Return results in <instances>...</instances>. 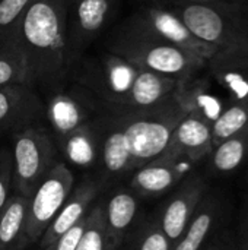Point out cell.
I'll list each match as a JSON object with an SVG mask.
<instances>
[{"label":"cell","instance_id":"34","mask_svg":"<svg viewBox=\"0 0 248 250\" xmlns=\"http://www.w3.org/2000/svg\"><path fill=\"white\" fill-rule=\"evenodd\" d=\"M244 3H246V12H247V18H248V0H244Z\"/></svg>","mask_w":248,"mask_h":250},{"label":"cell","instance_id":"12","mask_svg":"<svg viewBox=\"0 0 248 250\" xmlns=\"http://www.w3.org/2000/svg\"><path fill=\"white\" fill-rule=\"evenodd\" d=\"M191 168L190 161L162 152L132 173L129 188L139 198H156L172 190Z\"/></svg>","mask_w":248,"mask_h":250},{"label":"cell","instance_id":"18","mask_svg":"<svg viewBox=\"0 0 248 250\" xmlns=\"http://www.w3.org/2000/svg\"><path fill=\"white\" fill-rule=\"evenodd\" d=\"M174 95L186 113H193L208 120L210 125L221 116L229 103L212 89L210 78L196 76L186 82H178Z\"/></svg>","mask_w":248,"mask_h":250},{"label":"cell","instance_id":"8","mask_svg":"<svg viewBox=\"0 0 248 250\" xmlns=\"http://www.w3.org/2000/svg\"><path fill=\"white\" fill-rule=\"evenodd\" d=\"M45 97L44 119L48 122L50 133L56 144L94 120L102 111L96 98L76 82L73 86H66Z\"/></svg>","mask_w":248,"mask_h":250},{"label":"cell","instance_id":"29","mask_svg":"<svg viewBox=\"0 0 248 250\" xmlns=\"http://www.w3.org/2000/svg\"><path fill=\"white\" fill-rule=\"evenodd\" d=\"M12 195V154L9 148L0 149V211Z\"/></svg>","mask_w":248,"mask_h":250},{"label":"cell","instance_id":"23","mask_svg":"<svg viewBox=\"0 0 248 250\" xmlns=\"http://www.w3.org/2000/svg\"><path fill=\"white\" fill-rule=\"evenodd\" d=\"M209 157L215 173L229 174L235 171L248 158V125L218 144Z\"/></svg>","mask_w":248,"mask_h":250},{"label":"cell","instance_id":"11","mask_svg":"<svg viewBox=\"0 0 248 250\" xmlns=\"http://www.w3.org/2000/svg\"><path fill=\"white\" fill-rule=\"evenodd\" d=\"M206 193L205 179L193 171L172 189L171 196L156 214L158 223L171 245L181 236Z\"/></svg>","mask_w":248,"mask_h":250},{"label":"cell","instance_id":"33","mask_svg":"<svg viewBox=\"0 0 248 250\" xmlns=\"http://www.w3.org/2000/svg\"><path fill=\"white\" fill-rule=\"evenodd\" d=\"M186 1H203V3H210V1H240V0H186Z\"/></svg>","mask_w":248,"mask_h":250},{"label":"cell","instance_id":"1","mask_svg":"<svg viewBox=\"0 0 248 250\" xmlns=\"http://www.w3.org/2000/svg\"><path fill=\"white\" fill-rule=\"evenodd\" d=\"M186 114L174 94L145 110L102 108L98 177L107 186L159 157Z\"/></svg>","mask_w":248,"mask_h":250},{"label":"cell","instance_id":"28","mask_svg":"<svg viewBox=\"0 0 248 250\" xmlns=\"http://www.w3.org/2000/svg\"><path fill=\"white\" fill-rule=\"evenodd\" d=\"M32 0H0V48L16 42L18 28Z\"/></svg>","mask_w":248,"mask_h":250},{"label":"cell","instance_id":"15","mask_svg":"<svg viewBox=\"0 0 248 250\" xmlns=\"http://www.w3.org/2000/svg\"><path fill=\"white\" fill-rule=\"evenodd\" d=\"M104 188L105 185L101 182V179L89 177V176L85 177L79 183V186H76L70 192L63 207L60 208L51 224L44 231L42 237L39 239L41 248H45L57 237H60L63 233H66L73 226H76L79 221H82L88 215L96 196L104 190Z\"/></svg>","mask_w":248,"mask_h":250},{"label":"cell","instance_id":"7","mask_svg":"<svg viewBox=\"0 0 248 250\" xmlns=\"http://www.w3.org/2000/svg\"><path fill=\"white\" fill-rule=\"evenodd\" d=\"M73 188V171L64 161L57 160L29 198L26 214V237L29 243L39 242Z\"/></svg>","mask_w":248,"mask_h":250},{"label":"cell","instance_id":"30","mask_svg":"<svg viewBox=\"0 0 248 250\" xmlns=\"http://www.w3.org/2000/svg\"><path fill=\"white\" fill-rule=\"evenodd\" d=\"M85 224H86V217L82 221H79L76 226H73L70 230L63 233L60 237H57L54 242L42 248V250H76L77 243L82 237V233L85 230Z\"/></svg>","mask_w":248,"mask_h":250},{"label":"cell","instance_id":"31","mask_svg":"<svg viewBox=\"0 0 248 250\" xmlns=\"http://www.w3.org/2000/svg\"><path fill=\"white\" fill-rule=\"evenodd\" d=\"M202 250H231L229 248V240L225 237H219L215 240H209L208 245Z\"/></svg>","mask_w":248,"mask_h":250},{"label":"cell","instance_id":"32","mask_svg":"<svg viewBox=\"0 0 248 250\" xmlns=\"http://www.w3.org/2000/svg\"><path fill=\"white\" fill-rule=\"evenodd\" d=\"M240 250H248V220L246 223V227H244V231H243V239H241V246Z\"/></svg>","mask_w":248,"mask_h":250},{"label":"cell","instance_id":"4","mask_svg":"<svg viewBox=\"0 0 248 250\" xmlns=\"http://www.w3.org/2000/svg\"><path fill=\"white\" fill-rule=\"evenodd\" d=\"M177 1L178 6L174 12L199 40L216 48H248V18L244 0Z\"/></svg>","mask_w":248,"mask_h":250},{"label":"cell","instance_id":"14","mask_svg":"<svg viewBox=\"0 0 248 250\" xmlns=\"http://www.w3.org/2000/svg\"><path fill=\"white\" fill-rule=\"evenodd\" d=\"M210 79L224 89L228 103L248 95V48H218L206 63Z\"/></svg>","mask_w":248,"mask_h":250},{"label":"cell","instance_id":"21","mask_svg":"<svg viewBox=\"0 0 248 250\" xmlns=\"http://www.w3.org/2000/svg\"><path fill=\"white\" fill-rule=\"evenodd\" d=\"M102 113V111H101ZM101 113L83 125L57 145L58 151L79 167H92L98 164L99 157V141H101Z\"/></svg>","mask_w":248,"mask_h":250},{"label":"cell","instance_id":"25","mask_svg":"<svg viewBox=\"0 0 248 250\" xmlns=\"http://www.w3.org/2000/svg\"><path fill=\"white\" fill-rule=\"evenodd\" d=\"M248 125V95L232 101L212 125L213 148Z\"/></svg>","mask_w":248,"mask_h":250},{"label":"cell","instance_id":"26","mask_svg":"<svg viewBox=\"0 0 248 250\" xmlns=\"http://www.w3.org/2000/svg\"><path fill=\"white\" fill-rule=\"evenodd\" d=\"M28 70L25 56L18 42H10L0 48V88L26 83Z\"/></svg>","mask_w":248,"mask_h":250},{"label":"cell","instance_id":"2","mask_svg":"<svg viewBox=\"0 0 248 250\" xmlns=\"http://www.w3.org/2000/svg\"><path fill=\"white\" fill-rule=\"evenodd\" d=\"M16 42L26 62V85L45 95L67 86L76 64L66 35V0H32Z\"/></svg>","mask_w":248,"mask_h":250},{"label":"cell","instance_id":"6","mask_svg":"<svg viewBox=\"0 0 248 250\" xmlns=\"http://www.w3.org/2000/svg\"><path fill=\"white\" fill-rule=\"evenodd\" d=\"M139 67L114 53H102L79 60L72 81L91 92L102 108H121L126 104Z\"/></svg>","mask_w":248,"mask_h":250},{"label":"cell","instance_id":"13","mask_svg":"<svg viewBox=\"0 0 248 250\" xmlns=\"http://www.w3.org/2000/svg\"><path fill=\"white\" fill-rule=\"evenodd\" d=\"M42 119L44 101L35 88L26 83L0 88V135H13L23 127L39 125Z\"/></svg>","mask_w":248,"mask_h":250},{"label":"cell","instance_id":"22","mask_svg":"<svg viewBox=\"0 0 248 250\" xmlns=\"http://www.w3.org/2000/svg\"><path fill=\"white\" fill-rule=\"evenodd\" d=\"M29 198L12 193L0 211V250H23L28 245L26 214Z\"/></svg>","mask_w":248,"mask_h":250},{"label":"cell","instance_id":"9","mask_svg":"<svg viewBox=\"0 0 248 250\" xmlns=\"http://www.w3.org/2000/svg\"><path fill=\"white\" fill-rule=\"evenodd\" d=\"M117 0H66V35L75 64L117 13Z\"/></svg>","mask_w":248,"mask_h":250},{"label":"cell","instance_id":"3","mask_svg":"<svg viewBox=\"0 0 248 250\" xmlns=\"http://www.w3.org/2000/svg\"><path fill=\"white\" fill-rule=\"evenodd\" d=\"M107 51L140 69L174 78L178 82L199 76L202 70H206L208 63L206 59L178 48L127 21L110 37Z\"/></svg>","mask_w":248,"mask_h":250},{"label":"cell","instance_id":"27","mask_svg":"<svg viewBox=\"0 0 248 250\" xmlns=\"http://www.w3.org/2000/svg\"><path fill=\"white\" fill-rule=\"evenodd\" d=\"M76 250H108L102 202H96L91 207L86 215L85 230L82 233Z\"/></svg>","mask_w":248,"mask_h":250},{"label":"cell","instance_id":"10","mask_svg":"<svg viewBox=\"0 0 248 250\" xmlns=\"http://www.w3.org/2000/svg\"><path fill=\"white\" fill-rule=\"evenodd\" d=\"M129 23L145 29L161 40L183 48L189 53H193L199 57L209 59L218 48L213 45L206 44L205 41L199 40L183 22V19L170 9L149 6L137 10L133 16L127 19Z\"/></svg>","mask_w":248,"mask_h":250},{"label":"cell","instance_id":"19","mask_svg":"<svg viewBox=\"0 0 248 250\" xmlns=\"http://www.w3.org/2000/svg\"><path fill=\"white\" fill-rule=\"evenodd\" d=\"M177 85L178 81L174 78L139 67L124 107L110 110H145L155 107L171 97Z\"/></svg>","mask_w":248,"mask_h":250},{"label":"cell","instance_id":"16","mask_svg":"<svg viewBox=\"0 0 248 250\" xmlns=\"http://www.w3.org/2000/svg\"><path fill=\"white\" fill-rule=\"evenodd\" d=\"M212 151V125L200 116L187 113L174 129L164 154L184 158L194 166L209 157Z\"/></svg>","mask_w":248,"mask_h":250},{"label":"cell","instance_id":"24","mask_svg":"<svg viewBox=\"0 0 248 250\" xmlns=\"http://www.w3.org/2000/svg\"><path fill=\"white\" fill-rule=\"evenodd\" d=\"M126 250H171L172 245L164 234L156 214L137 221L124 240ZM123 243V245H124Z\"/></svg>","mask_w":248,"mask_h":250},{"label":"cell","instance_id":"5","mask_svg":"<svg viewBox=\"0 0 248 250\" xmlns=\"http://www.w3.org/2000/svg\"><path fill=\"white\" fill-rule=\"evenodd\" d=\"M12 193L31 198L57 161L58 148L50 130L39 125L12 135Z\"/></svg>","mask_w":248,"mask_h":250},{"label":"cell","instance_id":"17","mask_svg":"<svg viewBox=\"0 0 248 250\" xmlns=\"http://www.w3.org/2000/svg\"><path fill=\"white\" fill-rule=\"evenodd\" d=\"M139 196L130 188H118L102 202L108 250H118L139 218Z\"/></svg>","mask_w":248,"mask_h":250},{"label":"cell","instance_id":"20","mask_svg":"<svg viewBox=\"0 0 248 250\" xmlns=\"http://www.w3.org/2000/svg\"><path fill=\"white\" fill-rule=\"evenodd\" d=\"M221 218V204L216 196L206 193L197 207L190 223L172 245L171 250H202L208 242Z\"/></svg>","mask_w":248,"mask_h":250}]
</instances>
